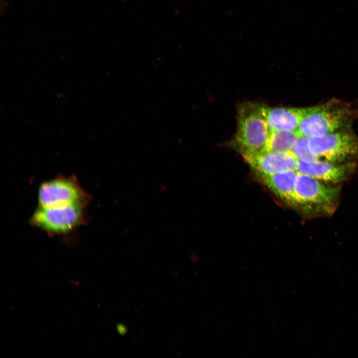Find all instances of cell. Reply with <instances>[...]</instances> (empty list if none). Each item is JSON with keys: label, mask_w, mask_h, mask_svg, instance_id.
<instances>
[{"label": "cell", "mask_w": 358, "mask_h": 358, "mask_svg": "<svg viewBox=\"0 0 358 358\" xmlns=\"http://www.w3.org/2000/svg\"><path fill=\"white\" fill-rule=\"evenodd\" d=\"M265 106L247 102L238 108L237 128L231 145L244 158L268 150L271 131L266 119Z\"/></svg>", "instance_id": "cell-1"}, {"label": "cell", "mask_w": 358, "mask_h": 358, "mask_svg": "<svg viewBox=\"0 0 358 358\" xmlns=\"http://www.w3.org/2000/svg\"><path fill=\"white\" fill-rule=\"evenodd\" d=\"M358 110L337 99L305 108L297 132L309 138L323 136L350 127Z\"/></svg>", "instance_id": "cell-2"}, {"label": "cell", "mask_w": 358, "mask_h": 358, "mask_svg": "<svg viewBox=\"0 0 358 358\" xmlns=\"http://www.w3.org/2000/svg\"><path fill=\"white\" fill-rule=\"evenodd\" d=\"M86 207L81 205L38 207L32 215L30 223L51 236L68 235L87 222Z\"/></svg>", "instance_id": "cell-3"}, {"label": "cell", "mask_w": 358, "mask_h": 358, "mask_svg": "<svg viewBox=\"0 0 358 358\" xmlns=\"http://www.w3.org/2000/svg\"><path fill=\"white\" fill-rule=\"evenodd\" d=\"M338 188L327 187L315 178L298 173L295 189L296 207L311 215L331 214L338 199Z\"/></svg>", "instance_id": "cell-4"}, {"label": "cell", "mask_w": 358, "mask_h": 358, "mask_svg": "<svg viewBox=\"0 0 358 358\" xmlns=\"http://www.w3.org/2000/svg\"><path fill=\"white\" fill-rule=\"evenodd\" d=\"M91 200V196L84 191L74 175H58L42 183L38 191V207L87 206Z\"/></svg>", "instance_id": "cell-5"}, {"label": "cell", "mask_w": 358, "mask_h": 358, "mask_svg": "<svg viewBox=\"0 0 358 358\" xmlns=\"http://www.w3.org/2000/svg\"><path fill=\"white\" fill-rule=\"evenodd\" d=\"M311 151L318 160L343 163L358 158V137L350 127L309 138Z\"/></svg>", "instance_id": "cell-6"}, {"label": "cell", "mask_w": 358, "mask_h": 358, "mask_svg": "<svg viewBox=\"0 0 358 358\" xmlns=\"http://www.w3.org/2000/svg\"><path fill=\"white\" fill-rule=\"evenodd\" d=\"M244 159L259 176L296 170L298 161L292 152H278L269 150Z\"/></svg>", "instance_id": "cell-7"}, {"label": "cell", "mask_w": 358, "mask_h": 358, "mask_svg": "<svg viewBox=\"0 0 358 358\" xmlns=\"http://www.w3.org/2000/svg\"><path fill=\"white\" fill-rule=\"evenodd\" d=\"M354 163H334L318 160L307 162L298 160L296 170L327 183H339L354 171Z\"/></svg>", "instance_id": "cell-8"}, {"label": "cell", "mask_w": 358, "mask_h": 358, "mask_svg": "<svg viewBox=\"0 0 358 358\" xmlns=\"http://www.w3.org/2000/svg\"><path fill=\"white\" fill-rule=\"evenodd\" d=\"M298 174L295 170L260 176L274 194L290 205L296 207L295 189Z\"/></svg>", "instance_id": "cell-9"}, {"label": "cell", "mask_w": 358, "mask_h": 358, "mask_svg": "<svg viewBox=\"0 0 358 358\" xmlns=\"http://www.w3.org/2000/svg\"><path fill=\"white\" fill-rule=\"evenodd\" d=\"M304 108L265 106L266 119L271 131H297Z\"/></svg>", "instance_id": "cell-10"}, {"label": "cell", "mask_w": 358, "mask_h": 358, "mask_svg": "<svg viewBox=\"0 0 358 358\" xmlns=\"http://www.w3.org/2000/svg\"><path fill=\"white\" fill-rule=\"evenodd\" d=\"M299 136L297 131H271L268 150L278 152H291Z\"/></svg>", "instance_id": "cell-11"}, {"label": "cell", "mask_w": 358, "mask_h": 358, "mask_svg": "<svg viewBox=\"0 0 358 358\" xmlns=\"http://www.w3.org/2000/svg\"><path fill=\"white\" fill-rule=\"evenodd\" d=\"M291 152L298 160L307 162L318 161L317 157L312 152L309 144V137L299 136Z\"/></svg>", "instance_id": "cell-12"}]
</instances>
